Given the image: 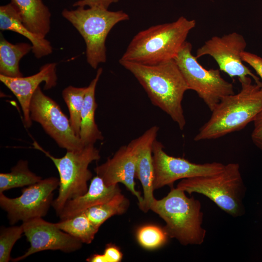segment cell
<instances>
[{
	"mask_svg": "<svg viewBox=\"0 0 262 262\" xmlns=\"http://www.w3.org/2000/svg\"><path fill=\"white\" fill-rule=\"evenodd\" d=\"M143 87L152 103L166 113L182 130L186 125L182 101L189 90L175 60L144 65L119 60Z\"/></svg>",
	"mask_w": 262,
	"mask_h": 262,
	"instance_id": "1",
	"label": "cell"
},
{
	"mask_svg": "<svg viewBox=\"0 0 262 262\" xmlns=\"http://www.w3.org/2000/svg\"><path fill=\"white\" fill-rule=\"evenodd\" d=\"M239 81L240 91L220 101L199 129L195 141L215 139L241 130L262 111V84L252 83L249 76Z\"/></svg>",
	"mask_w": 262,
	"mask_h": 262,
	"instance_id": "2",
	"label": "cell"
},
{
	"mask_svg": "<svg viewBox=\"0 0 262 262\" xmlns=\"http://www.w3.org/2000/svg\"><path fill=\"white\" fill-rule=\"evenodd\" d=\"M184 16L170 23L152 26L138 32L120 59L144 65H155L174 59L196 26Z\"/></svg>",
	"mask_w": 262,
	"mask_h": 262,
	"instance_id": "3",
	"label": "cell"
},
{
	"mask_svg": "<svg viewBox=\"0 0 262 262\" xmlns=\"http://www.w3.org/2000/svg\"><path fill=\"white\" fill-rule=\"evenodd\" d=\"M185 193L172 186L165 196L159 200L155 198L150 210L164 220L165 224L163 228L168 237L176 239L183 246L200 245L206 235L202 227L201 204Z\"/></svg>",
	"mask_w": 262,
	"mask_h": 262,
	"instance_id": "4",
	"label": "cell"
},
{
	"mask_svg": "<svg viewBox=\"0 0 262 262\" xmlns=\"http://www.w3.org/2000/svg\"><path fill=\"white\" fill-rule=\"evenodd\" d=\"M177 188L189 194L196 193L206 196L234 217L245 213L243 199L246 187L238 163L226 164L221 172L214 175L182 179Z\"/></svg>",
	"mask_w": 262,
	"mask_h": 262,
	"instance_id": "5",
	"label": "cell"
},
{
	"mask_svg": "<svg viewBox=\"0 0 262 262\" xmlns=\"http://www.w3.org/2000/svg\"><path fill=\"white\" fill-rule=\"evenodd\" d=\"M62 15L83 38L86 60L94 69L106 61L105 41L110 31L118 23L130 18L129 16L122 10L111 11L98 7L64 9Z\"/></svg>",
	"mask_w": 262,
	"mask_h": 262,
	"instance_id": "6",
	"label": "cell"
},
{
	"mask_svg": "<svg viewBox=\"0 0 262 262\" xmlns=\"http://www.w3.org/2000/svg\"><path fill=\"white\" fill-rule=\"evenodd\" d=\"M33 145L52 160L58 171L59 194L51 205L58 215L68 200L87 192L89 188L87 182L93 176L88 166L92 162L100 158L99 150L94 144H89L80 150L67 151L64 156L56 158L36 143Z\"/></svg>",
	"mask_w": 262,
	"mask_h": 262,
	"instance_id": "7",
	"label": "cell"
},
{
	"mask_svg": "<svg viewBox=\"0 0 262 262\" xmlns=\"http://www.w3.org/2000/svg\"><path fill=\"white\" fill-rule=\"evenodd\" d=\"M192 49L186 41L174 60L189 89L195 91L212 111L223 98L235 93L234 86L222 77L219 69L203 67L192 54Z\"/></svg>",
	"mask_w": 262,
	"mask_h": 262,
	"instance_id": "8",
	"label": "cell"
},
{
	"mask_svg": "<svg viewBox=\"0 0 262 262\" xmlns=\"http://www.w3.org/2000/svg\"><path fill=\"white\" fill-rule=\"evenodd\" d=\"M59 185V179L49 177L42 179L22 189L21 195L10 198L0 193V206L7 213L9 223L45 216L52 205L54 191Z\"/></svg>",
	"mask_w": 262,
	"mask_h": 262,
	"instance_id": "9",
	"label": "cell"
},
{
	"mask_svg": "<svg viewBox=\"0 0 262 262\" xmlns=\"http://www.w3.org/2000/svg\"><path fill=\"white\" fill-rule=\"evenodd\" d=\"M30 115L32 121L40 124L59 147L72 151L80 150L85 146L58 103L44 94L40 86L32 98Z\"/></svg>",
	"mask_w": 262,
	"mask_h": 262,
	"instance_id": "10",
	"label": "cell"
},
{
	"mask_svg": "<svg viewBox=\"0 0 262 262\" xmlns=\"http://www.w3.org/2000/svg\"><path fill=\"white\" fill-rule=\"evenodd\" d=\"M154 190L168 185L171 187L177 180L212 175L221 172L225 165L218 162L196 164L180 157L169 155L162 143L156 140L152 147Z\"/></svg>",
	"mask_w": 262,
	"mask_h": 262,
	"instance_id": "11",
	"label": "cell"
},
{
	"mask_svg": "<svg viewBox=\"0 0 262 262\" xmlns=\"http://www.w3.org/2000/svg\"><path fill=\"white\" fill-rule=\"evenodd\" d=\"M246 42L244 36L232 32L222 36H214L205 42L196 52L197 59L204 55L213 57L219 70L230 77L243 79L251 77L256 83L262 84L260 78L244 65L241 54L245 50Z\"/></svg>",
	"mask_w": 262,
	"mask_h": 262,
	"instance_id": "12",
	"label": "cell"
},
{
	"mask_svg": "<svg viewBox=\"0 0 262 262\" xmlns=\"http://www.w3.org/2000/svg\"><path fill=\"white\" fill-rule=\"evenodd\" d=\"M22 226L30 246L23 255L12 259L13 262L21 261L44 250H58L65 253L73 252L80 249L83 244L60 229L55 223L48 222L42 217L22 222Z\"/></svg>",
	"mask_w": 262,
	"mask_h": 262,
	"instance_id": "13",
	"label": "cell"
},
{
	"mask_svg": "<svg viewBox=\"0 0 262 262\" xmlns=\"http://www.w3.org/2000/svg\"><path fill=\"white\" fill-rule=\"evenodd\" d=\"M136 156L130 144L121 147L113 156L94 169L107 186L119 183L123 184L128 190L137 198L140 209L143 203V196L135 189Z\"/></svg>",
	"mask_w": 262,
	"mask_h": 262,
	"instance_id": "14",
	"label": "cell"
},
{
	"mask_svg": "<svg viewBox=\"0 0 262 262\" xmlns=\"http://www.w3.org/2000/svg\"><path fill=\"white\" fill-rule=\"evenodd\" d=\"M56 64L48 63L42 66L37 73L28 77H8L0 74V82L16 96L23 114L24 125L31 127L32 121L30 115V105L33 95L42 82L48 90L57 84Z\"/></svg>",
	"mask_w": 262,
	"mask_h": 262,
	"instance_id": "15",
	"label": "cell"
},
{
	"mask_svg": "<svg viewBox=\"0 0 262 262\" xmlns=\"http://www.w3.org/2000/svg\"><path fill=\"white\" fill-rule=\"evenodd\" d=\"M159 129L157 126H152L142 135L130 142L136 154V179L139 180L143 190L144 200L140 209L145 213L150 210V206L155 199L153 187L152 147L156 140Z\"/></svg>",
	"mask_w": 262,
	"mask_h": 262,
	"instance_id": "16",
	"label": "cell"
},
{
	"mask_svg": "<svg viewBox=\"0 0 262 262\" xmlns=\"http://www.w3.org/2000/svg\"><path fill=\"white\" fill-rule=\"evenodd\" d=\"M120 192L118 184L107 186L97 175L92 179L87 192L68 200L58 215L61 220L71 218L93 206L109 201Z\"/></svg>",
	"mask_w": 262,
	"mask_h": 262,
	"instance_id": "17",
	"label": "cell"
},
{
	"mask_svg": "<svg viewBox=\"0 0 262 262\" xmlns=\"http://www.w3.org/2000/svg\"><path fill=\"white\" fill-rule=\"evenodd\" d=\"M0 29L11 31L27 38L32 45V52L34 56L41 58L52 52L49 41L33 33L23 24L18 12L10 2L0 6Z\"/></svg>",
	"mask_w": 262,
	"mask_h": 262,
	"instance_id": "18",
	"label": "cell"
},
{
	"mask_svg": "<svg viewBox=\"0 0 262 262\" xmlns=\"http://www.w3.org/2000/svg\"><path fill=\"white\" fill-rule=\"evenodd\" d=\"M23 24L33 33L45 38L50 29L51 13L42 0H11Z\"/></svg>",
	"mask_w": 262,
	"mask_h": 262,
	"instance_id": "19",
	"label": "cell"
},
{
	"mask_svg": "<svg viewBox=\"0 0 262 262\" xmlns=\"http://www.w3.org/2000/svg\"><path fill=\"white\" fill-rule=\"evenodd\" d=\"M101 67L98 68L95 77L86 87L83 105L81 112L80 139L84 146L94 144L98 140H103L101 132L98 129L95 119L97 104L95 91L97 83L102 73Z\"/></svg>",
	"mask_w": 262,
	"mask_h": 262,
	"instance_id": "20",
	"label": "cell"
},
{
	"mask_svg": "<svg viewBox=\"0 0 262 262\" xmlns=\"http://www.w3.org/2000/svg\"><path fill=\"white\" fill-rule=\"evenodd\" d=\"M32 50L27 43L12 44L0 35V74L11 77H23L19 66L20 60Z\"/></svg>",
	"mask_w": 262,
	"mask_h": 262,
	"instance_id": "21",
	"label": "cell"
},
{
	"mask_svg": "<svg viewBox=\"0 0 262 262\" xmlns=\"http://www.w3.org/2000/svg\"><path fill=\"white\" fill-rule=\"evenodd\" d=\"M130 204L129 200L120 192L109 201L93 206L83 212L91 222L99 229L112 216L124 213L129 208Z\"/></svg>",
	"mask_w": 262,
	"mask_h": 262,
	"instance_id": "22",
	"label": "cell"
},
{
	"mask_svg": "<svg viewBox=\"0 0 262 262\" xmlns=\"http://www.w3.org/2000/svg\"><path fill=\"white\" fill-rule=\"evenodd\" d=\"M42 180V178L32 172L26 160H20L9 173L0 174V193L9 189L28 186Z\"/></svg>",
	"mask_w": 262,
	"mask_h": 262,
	"instance_id": "23",
	"label": "cell"
},
{
	"mask_svg": "<svg viewBox=\"0 0 262 262\" xmlns=\"http://www.w3.org/2000/svg\"><path fill=\"white\" fill-rule=\"evenodd\" d=\"M55 225L63 231L87 244L92 243L99 229L91 222L84 212L71 218L60 220Z\"/></svg>",
	"mask_w": 262,
	"mask_h": 262,
	"instance_id": "24",
	"label": "cell"
},
{
	"mask_svg": "<svg viewBox=\"0 0 262 262\" xmlns=\"http://www.w3.org/2000/svg\"><path fill=\"white\" fill-rule=\"evenodd\" d=\"M86 87H77L71 85L62 91V97L69 113L71 126L76 135L80 138L81 112L83 105Z\"/></svg>",
	"mask_w": 262,
	"mask_h": 262,
	"instance_id": "25",
	"label": "cell"
},
{
	"mask_svg": "<svg viewBox=\"0 0 262 262\" xmlns=\"http://www.w3.org/2000/svg\"><path fill=\"white\" fill-rule=\"evenodd\" d=\"M136 237L139 245L147 249H154L164 245L168 236L163 228L153 225H147L139 228Z\"/></svg>",
	"mask_w": 262,
	"mask_h": 262,
	"instance_id": "26",
	"label": "cell"
},
{
	"mask_svg": "<svg viewBox=\"0 0 262 262\" xmlns=\"http://www.w3.org/2000/svg\"><path fill=\"white\" fill-rule=\"evenodd\" d=\"M24 233L20 226L9 227L1 226L0 229V262H8L11 260L10 254L13 246Z\"/></svg>",
	"mask_w": 262,
	"mask_h": 262,
	"instance_id": "27",
	"label": "cell"
},
{
	"mask_svg": "<svg viewBox=\"0 0 262 262\" xmlns=\"http://www.w3.org/2000/svg\"><path fill=\"white\" fill-rule=\"evenodd\" d=\"M241 56L242 61L251 66L262 80V58L246 51L241 53Z\"/></svg>",
	"mask_w": 262,
	"mask_h": 262,
	"instance_id": "28",
	"label": "cell"
},
{
	"mask_svg": "<svg viewBox=\"0 0 262 262\" xmlns=\"http://www.w3.org/2000/svg\"><path fill=\"white\" fill-rule=\"evenodd\" d=\"M254 129L251 137L253 144L262 151V111L253 120Z\"/></svg>",
	"mask_w": 262,
	"mask_h": 262,
	"instance_id": "29",
	"label": "cell"
},
{
	"mask_svg": "<svg viewBox=\"0 0 262 262\" xmlns=\"http://www.w3.org/2000/svg\"><path fill=\"white\" fill-rule=\"evenodd\" d=\"M120 0H79L75 1L73 7H98L108 9L111 4L116 3Z\"/></svg>",
	"mask_w": 262,
	"mask_h": 262,
	"instance_id": "30",
	"label": "cell"
},
{
	"mask_svg": "<svg viewBox=\"0 0 262 262\" xmlns=\"http://www.w3.org/2000/svg\"><path fill=\"white\" fill-rule=\"evenodd\" d=\"M103 254L107 262H119L123 258V254L120 249L112 243L106 245Z\"/></svg>",
	"mask_w": 262,
	"mask_h": 262,
	"instance_id": "31",
	"label": "cell"
},
{
	"mask_svg": "<svg viewBox=\"0 0 262 262\" xmlns=\"http://www.w3.org/2000/svg\"><path fill=\"white\" fill-rule=\"evenodd\" d=\"M86 261L89 262H107L103 254H94L87 258Z\"/></svg>",
	"mask_w": 262,
	"mask_h": 262,
	"instance_id": "32",
	"label": "cell"
}]
</instances>
